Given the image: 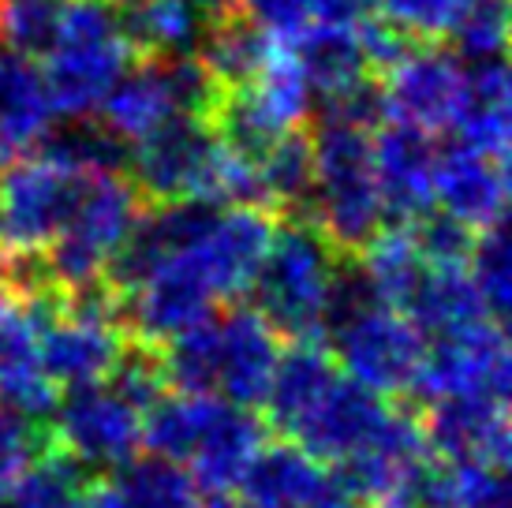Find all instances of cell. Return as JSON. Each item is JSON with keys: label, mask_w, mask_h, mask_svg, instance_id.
Here are the masks:
<instances>
[{"label": "cell", "mask_w": 512, "mask_h": 508, "mask_svg": "<svg viewBox=\"0 0 512 508\" xmlns=\"http://www.w3.org/2000/svg\"><path fill=\"white\" fill-rule=\"evenodd\" d=\"M314 195L311 225L344 258H359L385 225L374 172V135L341 120H311Z\"/></svg>", "instance_id": "cell-1"}, {"label": "cell", "mask_w": 512, "mask_h": 508, "mask_svg": "<svg viewBox=\"0 0 512 508\" xmlns=\"http://www.w3.org/2000/svg\"><path fill=\"white\" fill-rule=\"evenodd\" d=\"M333 266H337V251L311 221H277L270 251L251 281L247 303L281 333L285 344L322 340Z\"/></svg>", "instance_id": "cell-2"}, {"label": "cell", "mask_w": 512, "mask_h": 508, "mask_svg": "<svg viewBox=\"0 0 512 508\" xmlns=\"http://www.w3.org/2000/svg\"><path fill=\"white\" fill-rule=\"evenodd\" d=\"M42 60L53 113L64 120H83L98 113L109 86L131 64V45L124 38L116 4L64 0L60 30Z\"/></svg>", "instance_id": "cell-3"}, {"label": "cell", "mask_w": 512, "mask_h": 508, "mask_svg": "<svg viewBox=\"0 0 512 508\" xmlns=\"http://www.w3.org/2000/svg\"><path fill=\"white\" fill-rule=\"evenodd\" d=\"M326 348L352 381L385 400L408 404L427 355L423 329L397 307L370 303L359 314L326 329Z\"/></svg>", "instance_id": "cell-4"}, {"label": "cell", "mask_w": 512, "mask_h": 508, "mask_svg": "<svg viewBox=\"0 0 512 508\" xmlns=\"http://www.w3.org/2000/svg\"><path fill=\"white\" fill-rule=\"evenodd\" d=\"M90 172L98 169H72L42 154L0 169V262L38 258L57 240Z\"/></svg>", "instance_id": "cell-5"}, {"label": "cell", "mask_w": 512, "mask_h": 508, "mask_svg": "<svg viewBox=\"0 0 512 508\" xmlns=\"http://www.w3.org/2000/svg\"><path fill=\"white\" fill-rule=\"evenodd\" d=\"M509 340L505 325L479 318L427 337V355L415 381L412 408L438 396H501L509 400Z\"/></svg>", "instance_id": "cell-6"}, {"label": "cell", "mask_w": 512, "mask_h": 508, "mask_svg": "<svg viewBox=\"0 0 512 508\" xmlns=\"http://www.w3.org/2000/svg\"><path fill=\"white\" fill-rule=\"evenodd\" d=\"M49 430L60 449L86 467H120L143 445V411L116 393L109 381L64 389Z\"/></svg>", "instance_id": "cell-7"}, {"label": "cell", "mask_w": 512, "mask_h": 508, "mask_svg": "<svg viewBox=\"0 0 512 508\" xmlns=\"http://www.w3.org/2000/svg\"><path fill=\"white\" fill-rule=\"evenodd\" d=\"M378 86L385 120L438 135L456 124L464 64L453 49H445V42H419L400 64L385 71Z\"/></svg>", "instance_id": "cell-8"}, {"label": "cell", "mask_w": 512, "mask_h": 508, "mask_svg": "<svg viewBox=\"0 0 512 508\" xmlns=\"http://www.w3.org/2000/svg\"><path fill=\"white\" fill-rule=\"evenodd\" d=\"M430 456L449 467H509V400L438 396L415 408Z\"/></svg>", "instance_id": "cell-9"}, {"label": "cell", "mask_w": 512, "mask_h": 508, "mask_svg": "<svg viewBox=\"0 0 512 508\" xmlns=\"http://www.w3.org/2000/svg\"><path fill=\"white\" fill-rule=\"evenodd\" d=\"M281 352V333L247 299L225 303V311L217 314V396L236 408L258 411L270 393Z\"/></svg>", "instance_id": "cell-10"}, {"label": "cell", "mask_w": 512, "mask_h": 508, "mask_svg": "<svg viewBox=\"0 0 512 508\" xmlns=\"http://www.w3.org/2000/svg\"><path fill=\"white\" fill-rule=\"evenodd\" d=\"M273 232H277L273 213L255 210V206H228V210H217L210 228L187 247L191 262L214 288L217 303L247 299L258 266L270 251Z\"/></svg>", "instance_id": "cell-11"}, {"label": "cell", "mask_w": 512, "mask_h": 508, "mask_svg": "<svg viewBox=\"0 0 512 508\" xmlns=\"http://www.w3.org/2000/svg\"><path fill=\"white\" fill-rule=\"evenodd\" d=\"M389 411H393V400L370 393L367 385L341 374L329 385V393L299 419L288 441H296L318 464L337 467L382 430Z\"/></svg>", "instance_id": "cell-12"}, {"label": "cell", "mask_w": 512, "mask_h": 508, "mask_svg": "<svg viewBox=\"0 0 512 508\" xmlns=\"http://www.w3.org/2000/svg\"><path fill=\"white\" fill-rule=\"evenodd\" d=\"M434 161H438L434 135L408 124H393V120L378 124L374 172H378L385 221L412 225L438 206L434 202Z\"/></svg>", "instance_id": "cell-13"}, {"label": "cell", "mask_w": 512, "mask_h": 508, "mask_svg": "<svg viewBox=\"0 0 512 508\" xmlns=\"http://www.w3.org/2000/svg\"><path fill=\"white\" fill-rule=\"evenodd\" d=\"M434 202L475 232L498 225L509 206V161L456 139L434 161Z\"/></svg>", "instance_id": "cell-14"}, {"label": "cell", "mask_w": 512, "mask_h": 508, "mask_svg": "<svg viewBox=\"0 0 512 508\" xmlns=\"http://www.w3.org/2000/svg\"><path fill=\"white\" fill-rule=\"evenodd\" d=\"M53 116L42 64L15 49H0V169L38 154L53 131Z\"/></svg>", "instance_id": "cell-15"}, {"label": "cell", "mask_w": 512, "mask_h": 508, "mask_svg": "<svg viewBox=\"0 0 512 508\" xmlns=\"http://www.w3.org/2000/svg\"><path fill=\"white\" fill-rule=\"evenodd\" d=\"M270 441V430L262 423V415L251 408H236L221 400L214 423L206 426L202 441L191 452V479L199 482L202 497L210 494H228L236 490L243 479V471L251 467L258 449Z\"/></svg>", "instance_id": "cell-16"}, {"label": "cell", "mask_w": 512, "mask_h": 508, "mask_svg": "<svg viewBox=\"0 0 512 508\" xmlns=\"http://www.w3.org/2000/svg\"><path fill=\"white\" fill-rule=\"evenodd\" d=\"M509 120V68H505V57L471 60V68H464L460 113H456L453 124L460 131V142L509 161Z\"/></svg>", "instance_id": "cell-17"}, {"label": "cell", "mask_w": 512, "mask_h": 508, "mask_svg": "<svg viewBox=\"0 0 512 508\" xmlns=\"http://www.w3.org/2000/svg\"><path fill=\"white\" fill-rule=\"evenodd\" d=\"M322 482H326V464L307 456L296 441L281 438L258 449L236 490L270 508H307L311 497L322 490Z\"/></svg>", "instance_id": "cell-18"}, {"label": "cell", "mask_w": 512, "mask_h": 508, "mask_svg": "<svg viewBox=\"0 0 512 508\" xmlns=\"http://www.w3.org/2000/svg\"><path fill=\"white\" fill-rule=\"evenodd\" d=\"M292 49H296V60L299 68H303V79L311 86V98L318 101L337 98L344 90L359 86L363 79H374L352 27L311 23L296 38Z\"/></svg>", "instance_id": "cell-19"}, {"label": "cell", "mask_w": 512, "mask_h": 508, "mask_svg": "<svg viewBox=\"0 0 512 508\" xmlns=\"http://www.w3.org/2000/svg\"><path fill=\"white\" fill-rule=\"evenodd\" d=\"M131 57L146 53H195L202 42V15L191 0H128L116 4Z\"/></svg>", "instance_id": "cell-20"}, {"label": "cell", "mask_w": 512, "mask_h": 508, "mask_svg": "<svg viewBox=\"0 0 512 508\" xmlns=\"http://www.w3.org/2000/svg\"><path fill=\"white\" fill-rule=\"evenodd\" d=\"M217 408H221V396L172 393L169 389L143 411V445L165 460L187 464L206 434V426L214 423Z\"/></svg>", "instance_id": "cell-21"}, {"label": "cell", "mask_w": 512, "mask_h": 508, "mask_svg": "<svg viewBox=\"0 0 512 508\" xmlns=\"http://www.w3.org/2000/svg\"><path fill=\"white\" fill-rule=\"evenodd\" d=\"M90 482V467L79 464L72 452L49 441L34 460H30L19 479L8 486L4 505L8 508H79L83 490Z\"/></svg>", "instance_id": "cell-22"}, {"label": "cell", "mask_w": 512, "mask_h": 508, "mask_svg": "<svg viewBox=\"0 0 512 508\" xmlns=\"http://www.w3.org/2000/svg\"><path fill=\"white\" fill-rule=\"evenodd\" d=\"M161 370L172 393L217 396V318L191 325L161 344Z\"/></svg>", "instance_id": "cell-23"}, {"label": "cell", "mask_w": 512, "mask_h": 508, "mask_svg": "<svg viewBox=\"0 0 512 508\" xmlns=\"http://www.w3.org/2000/svg\"><path fill=\"white\" fill-rule=\"evenodd\" d=\"M468 277L479 299H483L486 314L505 325L512 299V243L505 221L475 232V243H471L468 254Z\"/></svg>", "instance_id": "cell-24"}, {"label": "cell", "mask_w": 512, "mask_h": 508, "mask_svg": "<svg viewBox=\"0 0 512 508\" xmlns=\"http://www.w3.org/2000/svg\"><path fill=\"white\" fill-rule=\"evenodd\" d=\"M64 0H0V38L8 49L42 60L60 30Z\"/></svg>", "instance_id": "cell-25"}, {"label": "cell", "mask_w": 512, "mask_h": 508, "mask_svg": "<svg viewBox=\"0 0 512 508\" xmlns=\"http://www.w3.org/2000/svg\"><path fill=\"white\" fill-rule=\"evenodd\" d=\"M449 42L456 45V57H505V45H509V0H468L460 19H456V27L449 30Z\"/></svg>", "instance_id": "cell-26"}, {"label": "cell", "mask_w": 512, "mask_h": 508, "mask_svg": "<svg viewBox=\"0 0 512 508\" xmlns=\"http://www.w3.org/2000/svg\"><path fill=\"white\" fill-rule=\"evenodd\" d=\"M412 240L423 254L427 266H441V269H468V254L471 243H475V228L456 221L453 213L434 210L423 213L419 221H412Z\"/></svg>", "instance_id": "cell-27"}, {"label": "cell", "mask_w": 512, "mask_h": 508, "mask_svg": "<svg viewBox=\"0 0 512 508\" xmlns=\"http://www.w3.org/2000/svg\"><path fill=\"white\" fill-rule=\"evenodd\" d=\"M53 441V430L42 419H27L23 411L0 404V497L19 479V471Z\"/></svg>", "instance_id": "cell-28"}, {"label": "cell", "mask_w": 512, "mask_h": 508, "mask_svg": "<svg viewBox=\"0 0 512 508\" xmlns=\"http://www.w3.org/2000/svg\"><path fill=\"white\" fill-rule=\"evenodd\" d=\"M468 0H378L385 19L408 30L415 42H449V30L464 12Z\"/></svg>", "instance_id": "cell-29"}, {"label": "cell", "mask_w": 512, "mask_h": 508, "mask_svg": "<svg viewBox=\"0 0 512 508\" xmlns=\"http://www.w3.org/2000/svg\"><path fill=\"white\" fill-rule=\"evenodd\" d=\"M240 12L270 38L296 45V38L314 23V0H240Z\"/></svg>", "instance_id": "cell-30"}, {"label": "cell", "mask_w": 512, "mask_h": 508, "mask_svg": "<svg viewBox=\"0 0 512 508\" xmlns=\"http://www.w3.org/2000/svg\"><path fill=\"white\" fill-rule=\"evenodd\" d=\"M453 508H509V482L498 467H456Z\"/></svg>", "instance_id": "cell-31"}, {"label": "cell", "mask_w": 512, "mask_h": 508, "mask_svg": "<svg viewBox=\"0 0 512 508\" xmlns=\"http://www.w3.org/2000/svg\"><path fill=\"white\" fill-rule=\"evenodd\" d=\"M378 12V0H314V23L329 27H352Z\"/></svg>", "instance_id": "cell-32"}, {"label": "cell", "mask_w": 512, "mask_h": 508, "mask_svg": "<svg viewBox=\"0 0 512 508\" xmlns=\"http://www.w3.org/2000/svg\"><path fill=\"white\" fill-rule=\"evenodd\" d=\"M79 508H131V505H128V497L120 494V486L113 482V475H101V479L86 482Z\"/></svg>", "instance_id": "cell-33"}, {"label": "cell", "mask_w": 512, "mask_h": 508, "mask_svg": "<svg viewBox=\"0 0 512 508\" xmlns=\"http://www.w3.org/2000/svg\"><path fill=\"white\" fill-rule=\"evenodd\" d=\"M191 8L202 15L206 27H214V23H221V19L240 12V0H191Z\"/></svg>", "instance_id": "cell-34"}, {"label": "cell", "mask_w": 512, "mask_h": 508, "mask_svg": "<svg viewBox=\"0 0 512 508\" xmlns=\"http://www.w3.org/2000/svg\"><path fill=\"white\" fill-rule=\"evenodd\" d=\"M105 4H128V0H105Z\"/></svg>", "instance_id": "cell-35"}, {"label": "cell", "mask_w": 512, "mask_h": 508, "mask_svg": "<svg viewBox=\"0 0 512 508\" xmlns=\"http://www.w3.org/2000/svg\"><path fill=\"white\" fill-rule=\"evenodd\" d=\"M0 508H8V505H4V497H0Z\"/></svg>", "instance_id": "cell-36"}]
</instances>
